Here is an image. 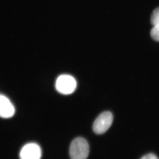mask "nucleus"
<instances>
[{
    "instance_id": "6e6552de",
    "label": "nucleus",
    "mask_w": 159,
    "mask_h": 159,
    "mask_svg": "<svg viewBox=\"0 0 159 159\" xmlns=\"http://www.w3.org/2000/svg\"><path fill=\"white\" fill-rule=\"evenodd\" d=\"M141 159H158L156 155L153 153H149L142 157Z\"/></svg>"
},
{
    "instance_id": "423d86ee",
    "label": "nucleus",
    "mask_w": 159,
    "mask_h": 159,
    "mask_svg": "<svg viewBox=\"0 0 159 159\" xmlns=\"http://www.w3.org/2000/svg\"><path fill=\"white\" fill-rule=\"evenodd\" d=\"M151 36L154 40L159 42V22L153 26L150 32Z\"/></svg>"
},
{
    "instance_id": "0eeeda50",
    "label": "nucleus",
    "mask_w": 159,
    "mask_h": 159,
    "mask_svg": "<svg viewBox=\"0 0 159 159\" xmlns=\"http://www.w3.org/2000/svg\"><path fill=\"white\" fill-rule=\"evenodd\" d=\"M151 24L152 26L156 25L159 22V7L153 10L150 19Z\"/></svg>"
},
{
    "instance_id": "f257e3e1",
    "label": "nucleus",
    "mask_w": 159,
    "mask_h": 159,
    "mask_svg": "<svg viewBox=\"0 0 159 159\" xmlns=\"http://www.w3.org/2000/svg\"><path fill=\"white\" fill-rule=\"evenodd\" d=\"M89 152L87 141L82 138H77L73 140L70 148L71 159H87Z\"/></svg>"
},
{
    "instance_id": "39448f33",
    "label": "nucleus",
    "mask_w": 159,
    "mask_h": 159,
    "mask_svg": "<svg viewBox=\"0 0 159 159\" xmlns=\"http://www.w3.org/2000/svg\"><path fill=\"white\" fill-rule=\"evenodd\" d=\"M15 109L8 97L0 95V117L8 119L13 116Z\"/></svg>"
},
{
    "instance_id": "f03ea898",
    "label": "nucleus",
    "mask_w": 159,
    "mask_h": 159,
    "mask_svg": "<svg viewBox=\"0 0 159 159\" xmlns=\"http://www.w3.org/2000/svg\"><path fill=\"white\" fill-rule=\"evenodd\" d=\"M77 86L75 78L67 74L60 75L57 77L55 83V87L57 92L64 95H69L74 93Z\"/></svg>"
},
{
    "instance_id": "20e7f679",
    "label": "nucleus",
    "mask_w": 159,
    "mask_h": 159,
    "mask_svg": "<svg viewBox=\"0 0 159 159\" xmlns=\"http://www.w3.org/2000/svg\"><path fill=\"white\" fill-rule=\"evenodd\" d=\"M41 157V148L35 143L24 145L20 152V159H40Z\"/></svg>"
},
{
    "instance_id": "7ed1b4c3",
    "label": "nucleus",
    "mask_w": 159,
    "mask_h": 159,
    "mask_svg": "<svg viewBox=\"0 0 159 159\" xmlns=\"http://www.w3.org/2000/svg\"><path fill=\"white\" fill-rule=\"evenodd\" d=\"M112 114L110 111H105L98 116L93 125L95 133L101 134L105 133L111 127L113 122Z\"/></svg>"
}]
</instances>
